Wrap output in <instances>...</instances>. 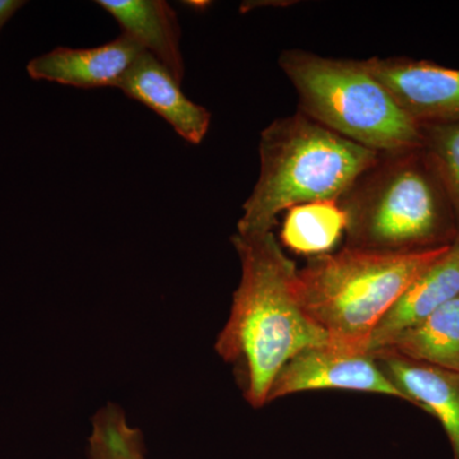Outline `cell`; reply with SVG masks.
<instances>
[{
    "instance_id": "obj_1",
    "label": "cell",
    "mask_w": 459,
    "mask_h": 459,
    "mask_svg": "<svg viewBox=\"0 0 459 459\" xmlns=\"http://www.w3.org/2000/svg\"><path fill=\"white\" fill-rule=\"evenodd\" d=\"M232 244L240 259L241 279L214 350L234 367L247 403L261 409L287 362L304 350L328 343V336L301 307L298 267L273 232L237 234Z\"/></svg>"
},
{
    "instance_id": "obj_2",
    "label": "cell",
    "mask_w": 459,
    "mask_h": 459,
    "mask_svg": "<svg viewBox=\"0 0 459 459\" xmlns=\"http://www.w3.org/2000/svg\"><path fill=\"white\" fill-rule=\"evenodd\" d=\"M380 156L300 111L273 120L261 133V171L243 205L237 234H268L273 232L279 214L290 208L340 201Z\"/></svg>"
},
{
    "instance_id": "obj_3",
    "label": "cell",
    "mask_w": 459,
    "mask_h": 459,
    "mask_svg": "<svg viewBox=\"0 0 459 459\" xmlns=\"http://www.w3.org/2000/svg\"><path fill=\"white\" fill-rule=\"evenodd\" d=\"M452 246L392 253L344 246L298 271L299 300L328 343L367 353L379 323L413 280Z\"/></svg>"
},
{
    "instance_id": "obj_4",
    "label": "cell",
    "mask_w": 459,
    "mask_h": 459,
    "mask_svg": "<svg viewBox=\"0 0 459 459\" xmlns=\"http://www.w3.org/2000/svg\"><path fill=\"white\" fill-rule=\"evenodd\" d=\"M340 204L347 247L410 253L457 241L451 204L421 148L382 153Z\"/></svg>"
},
{
    "instance_id": "obj_5",
    "label": "cell",
    "mask_w": 459,
    "mask_h": 459,
    "mask_svg": "<svg viewBox=\"0 0 459 459\" xmlns=\"http://www.w3.org/2000/svg\"><path fill=\"white\" fill-rule=\"evenodd\" d=\"M279 63L298 93L299 111L314 122L380 153L421 148V126L364 60L290 49L281 54Z\"/></svg>"
},
{
    "instance_id": "obj_6",
    "label": "cell",
    "mask_w": 459,
    "mask_h": 459,
    "mask_svg": "<svg viewBox=\"0 0 459 459\" xmlns=\"http://www.w3.org/2000/svg\"><path fill=\"white\" fill-rule=\"evenodd\" d=\"M343 389L409 402L369 352L347 351L331 343L310 347L287 362L272 385L268 403L287 395Z\"/></svg>"
},
{
    "instance_id": "obj_7",
    "label": "cell",
    "mask_w": 459,
    "mask_h": 459,
    "mask_svg": "<svg viewBox=\"0 0 459 459\" xmlns=\"http://www.w3.org/2000/svg\"><path fill=\"white\" fill-rule=\"evenodd\" d=\"M364 62L419 126L459 119V69L398 56Z\"/></svg>"
},
{
    "instance_id": "obj_8",
    "label": "cell",
    "mask_w": 459,
    "mask_h": 459,
    "mask_svg": "<svg viewBox=\"0 0 459 459\" xmlns=\"http://www.w3.org/2000/svg\"><path fill=\"white\" fill-rule=\"evenodd\" d=\"M143 51L137 41L122 33L115 40L95 48H56L50 53L33 57L27 65V72L33 80L75 89H117Z\"/></svg>"
},
{
    "instance_id": "obj_9",
    "label": "cell",
    "mask_w": 459,
    "mask_h": 459,
    "mask_svg": "<svg viewBox=\"0 0 459 459\" xmlns=\"http://www.w3.org/2000/svg\"><path fill=\"white\" fill-rule=\"evenodd\" d=\"M369 353L411 404L437 419L459 459V371L410 360L388 347Z\"/></svg>"
},
{
    "instance_id": "obj_10",
    "label": "cell",
    "mask_w": 459,
    "mask_h": 459,
    "mask_svg": "<svg viewBox=\"0 0 459 459\" xmlns=\"http://www.w3.org/2000/svg\"><path fill=\"white\" fill-rule=\"evenodd\" d=\"M117 89L159 114L190 144L202 143L207 135L210 111L186 98L170 71L146 51L135 59Z\"/></svg>"
},
{
    "instance_id": "obj_11",
    "label": "cell",
    "mask_w": 459,
    "mask_h": 459,
    "mask_svg": "<svg viewBox=\"0 0 459 459\" xmlns=\"http://www.w3.org/2000/svg\"><path fill=\"white\" fill-rule=\"evenodd\" d=\"M457 296L459 243L453 244L437 261L429 265L404 290L403 294L377 325L368 352L385 349L402 331L427 319Z\"/></svg>"
},
{
    "instance_id": "obj_12",
    "label": "cell",
    "mask_w": 459,
    "mask_h": 459,
    "mask_svg": "<svg viewBox=\"0 0 459 459\" xmlns=\"http://www.w3.org/2000/svg\"><path fill=\"white\" fill-rule=\"evenodd\" d=\"M122 27L124 35L138 42L183 83L186 66L181 53V29L177 12L164 0H99Z\"/></svg>"
},
{
    "instance_id": "obj_13",
    "label": "cell",
    "mask_w": 459,
    "mask_h": 459,
    "mask_svg": "<svg viewBox=\"0 0 459 459\" xmlns=\"http://www.w3.org/2000/svg\"><path fill=\"white\" fill-rule=\"evenodd\" d=\"M385 347L410 360L459 371V296L402 331Z\"/></svg>"
},
{
    "instance_id": "obj_14",
    "label": "cell",
    "mask_w": 459,
    "mask_h": 459,
    "mask_svg": "<svg viewBox=\"0 0 459 459\" xmlns=\"http://www.w3.org/2000/svg\"><path fill=\"white\" fill-rule=\"evenodd\" d=\"M346 229L347 214L340 201H319L290 208L280 237L290 250L312 258L333 252Z\"/></svg>"
},
{
    "instance_id": "obj_15",
    "label": "cell",
    "mask_w": 459,
    "mask_h": 459,
    "mask_svg": "<svg viewBox=\"0 0 459 459\" xmlns=\"http://www.w3.org/2000/svg\"><path fill=\"white\" fill-rule=\"evenodd\" d=\"M421 150L451 204L459 243V119L421 124Z\"/></svg>"
},
{
    "instance_id": "obj_16",
    "label": "cell",
    "mask_w": 459,
    "mask_h": 459,
    "mask_svg": "<svg viewBox=\"0 0 459 459\" xmlns=\"http://www.w3.org/2000/svg\"><path fill=\"white\" fill-rule=\"evenodd\" d=\"M90 459H146L143 434L128 424L122 407L108 403L92 418Z\"/></svg>"
},
{
    "instance_id": "obj_17",
    "label": "cell",
    "mask_w": 459,
    "mask_h": 459,
    "mask_svg": "<svg viewBox=\"0 0 459 459\" xmlns=\"http://www.w3.org/2000/svg\"><path fill=\"white\" fill-rule=\"evenodd\" d=\"M25 4L26 2H21V0H0V30L13 17L18 9Z\"/></svg>"
}]
</instances>
